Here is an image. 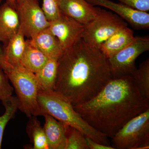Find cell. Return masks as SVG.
Returning <instances> with one entry per match:
<instances>
[{
  "mask_svg": "<svg viewBox=\"0 0 149 149\" xmlns=\"http://www.w3.org/2000/svg\"><path fill=\"white\" fill-rule=\"evenodd\" d=\"M112 139L114 149L149 148V109L130 119Z\"/></svg>",
  "mask_w": 149,
  "mask_h": 149,
  "instance_id": "5",
  "label": "cell"
},
{
  "mask_svg": "<svg viewBox=\"0 0 149 149\" xmlns=\"http://www.w3.org/2000/svg\"><path fill=\"white\" fill-rule=\"evenodd\" d=\"M132 80L141 95L149 100V58L144 61L131 74Z\"/></svg>",
  "mask_w": 149,
  "mask_h": 149,
  "instance_id": "20",
  "label": "cell"
},
{
  "mask_svg": "<svg viewBox=\"0 0 149 149\" xmlns=\"http://www.w3.org/2000/svg\"><path fill=\"white\" fill-rule=\"evenodd\" d=\"M49 28L57 38L64 51L82 39L84 26L62 14L58 18L50 22Z\"/></svg>",
  "mask_w": 149,
  "mask_h": 149,
  "instance_id": "9",
  "label": "cell"
},
{
  "mask_svg": "<svg viewBox=\"0 0 149 149\" xmlns=\"http://www.w3.org/2000/svg\"><path fill=\"white\" fill-rule=\"evenodd\" d=\"M42 9L48 21L58 18L62 13L59 8L60 0H42Z\"/></svg>",
  "mask_w": 149,
  "mask_h": 149,
  "instance_id": "23",
  "label": "cell"
},
{
  "mask_svg": "<svg viewBox=\"0 0 149 149\" xmlns=\"http://www.w3.org/2000/svg\"><path fill=\"white\" fill-rule=\"evenodd\" d=\"M29 39L32 44L49 58L58 60L64 52L58 40L49 27Z\"/></svg>",
  "mask_w": 149,
  "mask_h": 149,
  "instance_id": "14",
  "label": "cell"
},
{
  "mask_svg": "<svg viewBox=\"0 0 149 149\" xmlns=\"http://www.w3.org/2000/svg\"><path fill=\"white\" fill-rule=\"evenodd\" d=\"M15 3H16V6L21 3L22 2L24 1V0H15Z\"/></svg>",
  "mask_w": 149,
  "mask_h": 149,
  "instance_id": "29",
  "label": "cell"
},
{
  "mask_svg": "<svg viewBox=\"0 0 149 149\" xmlns=\"http://www.w3.org/2000/svg\"><path fill=\"white\" fill-rule=\"evenodd\" d=\"M58 70V60L49 59L45 64L36 73L40 91H54Z\"/></svg>",
  "mask_w": 149,
  "mask_h": 149,
  "instance_id": "17",
  "label": "cell"
},
{
  "mask_svg": "<svg viewBox=\"0 0 149 149\" xmlns=\"http://www.w3.org/2000/svg\"><path fill=\"white\" fill-rule=\"evenodd\" d=\"M149 50L148 36L135 37L129 45L108 59L112 78L131 76L137 68L136 60Z\"/></svg>",
  "mask_w": 149,
  "mask_h": 149,
  "instance_id": "7",
  "label": "cell"
},
{
  "mask_svg": "<svg viewBox=\"0 0 149 149\" xmlns=\"http://www.w3.org/2000/svg\"><path fill=\"white\" fill-rule=\"evenodd\" d=\"M45 118L44 129L49 149H65L69 126L49 115Z\"/></svg>",
  "mask_w": 149,
  "mask_h": 149,
  "instance_id": "13",
  "label": "cell"
},
{
  "mask_svg": "<svg viewBox=\"0 0 149 149\" xmlns=\"http://www.w3.org/2000/svg\"><path fill=\"white\" fill-rule=\"evenodd\" d=\"M19 18L15 8L6 1L0 6V42L5 46L18 33Z\"/></svg>",
  "mask_w": 149,
  "mask_h": 149,
  "instance_id": "12",
  "label": "cell"
},
{
  "mask_svg": "<svg viewBox=\"0 0 149 149\" xmlns=\"http://www.w3.org/2000/svg\"><path fill=\"white\" fill-rule=\"evenodd\" d=\"M86 142L88 149H114L111 146L100 143L86 137Z\"/></svg>",
  "mask_w": 149,
  "mask_h": 149,
  "instance_id": "26",
  "label": "cell"
},
{
  "mask_svg": "<svg viewBox=\"0 0 149 149\" xmlns=\"http://www.w3.org/2000/svg\"><path fill=\"white\" fill-rule=\"evenodd\" d=\"M49 59L32 44L30 39L26 40V48L22 59L21 66L35 74L45 64Z\"/></svg>",
  "mask_w": 149,
  "mask_h": 149,
  "instance_id": "18",
  "label": "cell"
},
{
  "mask_svg": "<svg viewBox=\"0 0 149 149\" xmlns=\"http://www.w3.org/2000/svg\"><path fill=\"white\" fill-rule=\"evenodd\" d=\"M82 39L88 45L99 48L118 29L128 23L116 13L101 9L95 18L84 25Z\"/></svg>",
  "mask_w": 149,
  "mask_h": 149,
  "instance_id": "6",
  "label": "cell"
},
{
  "mask_svg": "<svg viewBox=\"0 0 149 149\" xmlns=\"http://www.w3.org/2000/svg\"><path fill=\"white\" fill-rule=\"evenodd\" d=\"M2 104L5 108V111L0 116V149L1 148L3 135L6 126L9 121L14 118L19 107L18 100L16 97L14 96Z\"/></svg>",
  "mask_w": 149,
  "mask_h": 149,
  "instance_id": "21",
  "label": "cell"
},
{
  "mask_svg": "<svg viewBox=\"0 0 149 149\" xmlns=\"http://www.w3.org/2000/svg\"><path fill=\"white\" fill-rule=\"evenodd\" d=\"M37 100L41 116L49 115L65 125L80 130L93 141L110 146L108 137L89 125L74 109L71 102L60 94L54 91H40Z\"/></svg>",
  "mask_w": 149,
  "mask_h": 149,
  "instance_id": "3",
  "label": "cell"
},
{
  "mask_svg": "<svg viewBox=\"0 0 149 149\" xmlns=\"http://www.w3.org/2000/svg\"><path fill=\"white\" fill-rule=\"evenodd\" d=\"M39 0H24L16 6L20 24V30L24 37L31 39L49 26L39 3Z\"/></svg>",
  "mask_w": 149,
  "mask_h": 149,
  "instance_id": "8",
  "label": "cell"
},
{
  "mask_svg": "<svg viewBox=\"0 0 149 149\" xmlns=\"http://www.w3.org/2000/svg\"><path fill=\"white\" fill-rule=\"evenodd\" d=\"M135 37L133 30L128 26L123 27L105 41L100 49L108 59L132 42Z\"/></svg>",
  "mask_w": 149,
  "mask_h": 149,
  "instance_id": "15",
  "label": "cell"
},
{
  "mask_svg": "<svg viewBox=\"0 0 149 149\" xmlns=\"http://www.w3.org/2000/svg\"><path fill=\"white\" fill-rule=\"evenodd\" d=\"M93 6L109 9L123 19L127 23L137 29H149V14L131 8L121 3L109 0H86Z\"/></svg>",
  "mask_w": 149,
  "mask_h": 149,
  "instance_id": "10",
  "label": "cell"
},
{
  "mask_svg": "<svg viewBox=\"0 0 149 149\" xmlns=\"http://www.w3.org/2000/svg\"><path fill=\"white\" fill-rule=\"evenodd\" d=\"M111 79L106 56L81 39L58 59L54 91L74 106L93 98Z\"/></svg>",
  "mask_w": 149,
  "mask_h": 149,
  "instance_id": "1",
  "label": "cell"
},
{
  "mask_svg": "<svg viewBox=\"0 0 149 149\" xmlns=\"http://www.w3.org/2000/svg\"><path fill=\"white\" fill-rule=\"evenodd\" d=\"M3 0H0V3ZM0 68L3 70L5 72H7L13 67L10 66L6 61L4 55L3 49L1 48L0 46Z\"/></svg>",
  "mask_w": 149,
  "mask_h": 149,
  "instance_id": "27",
  "label": "cell"
},
{
  "mask_svg": "<svg viewBox=\"0 0 149 149\" xmlns=\"http://www.w3.org/2000/svg\"><path fill=\"white\" fill-rule=\"evenodd\" d=\"M59 5L62 14L84 25L95 18L101 9L86 0H60Z\"/></svg>",
  "mask_w": 149,
  "mask_h": 149,
  "instance_id": "11",
  "label": "cell"
},
{
  "mask_svg": "<svg viewBox=\"0 0 149 149\" xmlns=\"http://www.w3.org/2000/svg\"><path fill=\"white\" fill-rule=\"evenodd\" d=\"M65 149H88L86 136L80 130L69 126Z\"/></svg>",
  "mask_w": 149,
  "mask_h": 149,
  "instance_id": "22",
  "label": "cell"
},
{
  "mask_svg": "<svg viewBox=\"0 0 149 149\" xmlns=\"http://www.w3.org/2000/svg\"><path fill=\"white\" fill-rule=\"evenodd\" d=\"M96 130L112 138L130 119L149 109V100L139 93L131 76L112 79L91 100L73 106Z\"/></svg>",
  "mask_w": 149,
  "mask_h": 149,
  "instance_id": "2",
  "label": "cell"
},
{
  "mask_svg": "<svg viewBox=\"0 0 149 149\" xmlns=\"http://www.w3.org/2000/svg\"><path fill=\"white\" fill-rule=\"evenodd\" d=\"M36 117H29L26 127V132L33 145L32 149H49L44 127Z\"/></svg>",
  "mask_w": 149,
  "mask_h": 149,
  "instance_id": "19",
  "label": "cell"
},
{
  "mask_svg": "<svg viewBox=\"0 0 149 149\" xmlns=\"http://www.w3.org/2000/svg\"><path fill=\"white\" fill-rule=\"evenodd\" d=\"M6 73L16 93L18 109L28 117L41 116L37 100L40 89L35 73L22 66L13 67Z\"/></svg>",
  "mask_w": 149,
  "mask_h": 149,
  "instance_id": "4",
  "label": "cell"
},
{
  "mask_svg": "<svg viewBox=\"0 0 149 149\" xmlns=\"http://www.w3.org/2000/svg\"><path fill=\"white\" fill-rule=\"evenodd\" d=\"M14 88L10 85L7 74L0 68V101L2 103L12 97Z\"/></svg>",
  "mask_w": 149,
  "mask_h": 149,
  "instance_id": "24",
  "label": "cell"
},
{
  "mask_svg": "<svg viewBox=\"0 0 149 149\" xmlns=\"http://www.w3.org/2000/svg\"><path fill=\"white\" fill-rule=\"evenodd\" d=\"M131 8L148 12L149 11V0H117Z\"/></svg>",
  "mask_w": 149,
  "mask_h": 149,
  "instance_id": "25",
  "label": "cell"
},
{
  "mask_svg": "<svg viewBox=\"0 0 149 149\" xmlns=\"http://www.w3.org/2000/svg\"><path fill=\"white\" fill-rule=\"evenodd\" d=\"M26 40L19 29L18 33L9 40L3 49L6 61L12 67L21 66V61L25 52Z\"/></svg>",
  "mask_w": 149,
  "mask_h": 149,
  "instance_id": "16",
  "label": "cell"
},
{
  "mask_svg": "<svg viewBox=\"0 0 149 149\" xmlns=\"http://www.w3.org/2000/svg\"><path fill=\"white\" fill-rule=\"evenodd\" d=\"M6 1L16 9V4L15 0H6Z\"/></svg>",
  "mask_w": 149,
  "mask_h": 149,
  "instance_id": "28",
  "label": "cell"
}]
</instances>
